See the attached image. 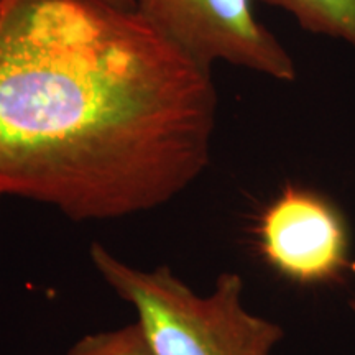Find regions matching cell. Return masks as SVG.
<instances>
[{
  "instance_id": "obj_5",
  "label": "cell",
  "mask_w": 355,
  "mask_h": 355,
  "mask_svg": "<svg viewBox=\"0 0 355 355\" xmlns=\"http://www.w3.org/2000/svg\"><path fill=\"white\" fill-rule=\"evenodd\" d=\"M290 12L303 28L343 40L355 50V0H261Z\"/></svg>"
},
{
  "instance_id": "obj_2",
  "label": "cell",
  "mask_w": 355,
  "mask_h": 355,
  "mask_svg": "<svg viewBox=\"0 0 355 355\" xmlns=\"http://www.w3.org/2000/svg\"><path fill=\"white\" fill-rule=\"evenodd\" d=\"M89 257L110 290L135 309L155 355H272L285 337L279 324L245 308L239 273H220L211 293L199 295L166 265L137 268L97 242Z\"/></svg>"
},
{
  "instance_id": "obj_6",
  "label": "cell",
  "mask_w": 355,
  "mask_h": 355,
  "mask_svg": "<svg viewBox=\"0 0 355 355\" xmlns=\"http://www.w3.org/2000/svg\"><path fill=\"white\" fill-rule=\"evenodd\" d=\"M68 355H155L139 322L84 336Z\"/></svg>"
},
{
  "instance_id": "obj_4",
  "label": "cell",
  "mask_w": 355,
  "mask_h": 355,
  "mask_svg": "<svg viewBox=\"0 0 355 355\" xmlns=\"http://www.w3.org/2000/svg\"><path fill=\"white\" fill-rule=\"evenodd\" d=\"M261 259L296 285H324L350 263L347 220L329 198L286 184L265 207L255 227Z\"/></svg>"
},
{
  "instance_id": "obj_3",
  "label": "cell",
  "mask_w": 355,
  "mask_h": 355,
  "mask_svg": "<svg viewBox=\"0 0 355 355\" xmlns=\"http://www.w3.org/2000/svg\"><path fill=\"white\" fill-rule=\"evenodd\" d=\"M135 10L186 55L207 68L217 61L293 81L296 66L257 19L252 0H133Z\"/></svg>"
},
{
  "instance_id": "obj_7",
  "label": "cell",
  "mask_w": 355,
  "mask_h": 355,
  "mask_svg": "<svg viewBox=\"0 0 355 355\" xmlns=\"http://www.w3.org/2000/svg\"><path fill=\"white\" fill-rule=\"evenodd\" d=\"M107 2L114 3V6H117V7H122V8H135L133 0H107Z\"/></svg>"
},
{
  "instance_id": "obj_1",
  "label": "cell",
  "mask_w": 355,
  "mask_h": 355,
  "mask_svg": "<svg viewBox=\"0 0 355 355\" xmlns=\"http://www.w3.org/2000/svg\"><path fill=\"white\" fill-rule=\"evenodd\" d=\"M211 68L135 8L0 0V198L112 220L180 196L211 159Z\"/></svg>"
}]
</instances>
